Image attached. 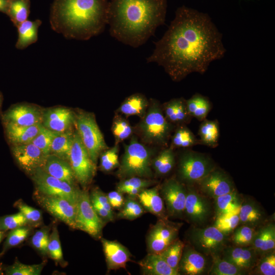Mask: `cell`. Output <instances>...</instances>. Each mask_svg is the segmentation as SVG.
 Masks as SVG:
<instances>
[{
    "mask_svg": "<svg viewBox=\"0 0 275 275\" xmlns=\"http://www.w3.org/2000/svg\"><path fill=\"white\" fill-rule=\"evenodd\" d=\"M68 161L76 181L83 189H86L96 174V164L91 159L76 130Z\"/></svg>",
    "mask_w": 275,
    "mask_h": 275,
    "instance_id": "7",
    "label": "cell"
},
{
    "mask_svg": "<svg viewBox=\"0 0 275 275\" xmlns=\"http://www.w3.org/2000/svg\"><path fill=\"white\" fill-rule=\"evenodd\" d=\"M119 148L117 145L103 151L100 155V168L104 172H110L119 167Z\"/></svg>",
    "mask_w": 275,
    "mask_h": 275,
    "instance_id": "46",
    "label": "cell"
},
{
    "mask_svg": "<svg viewBox=\"0 0 275 275\" xmlns=\"http://www.w3.org/2000/svg\"><path fill=\"white\" fill-rule=\"evenodd\" d=\"M90 199L95 211L104 222L114 220L112 207L106 195L99 188L95 187L91 191Z\"/></svg>",
    "mask_w": 275,
    "mask_h": 275,
    "instance_id": "29",
    "label": "cell"
},
{
    "mask_svg": "<svg viewBox=\"0 0 275 275\" xmlns=\"http://www.w3.org/2000/svg\"><path fill=\"white\" fill-rule=\"evenodd\" d=\"M215 168L214 162L207 155L188 151L180 158L178 173L180 178L186 182L198 183Z\"/></svg>",
    "mask_w": 275,
    "mask_h": 275,
    "instance_id": "10",
    "label": "cell"
},
{
    "mask_svg": "<svg viewBox=\"0 0 275 275\" xmlns=\"http://www.w3.org/2000/svg\"><path fill=\"white\" fill-rule=\"evenodd\" d=\"M201 143L185 127H180L175 131L172 138V144L175 147L187 148Z\"/></svg>",
    "mask_w": 275,
    "mask_h": 275,
    "instance_id": "43",
    "label": "cell"
},
{
    "mask_svg": "<svg viewBox=\"0 0 275 275\" xmlns=\"http://www.w3.org/2000/svg\"><path fill=\"white\" fill-rule=\"evenodd\" d=\"M184 246L183 242L177 239L159 253L169 265L178 272L179 263Z\"/></svg>",
    "mask_w": 275,
    "mask_h": 275,
    "instance_id": "39",
    "label": "cell"
},
{
    "mask_svg": "<svg viewBox=\"0 0 275 275\" xmlns=\"http://www.w3.org/2000/svg\"><path fill=\"white\" fill-rule=\"evenodd\" d=\"M142 272L148 275H179L171 267L160 254H149L139 262Z\"/></svg>",
    "mask_w": 275,
    "mask_h": 275,
    "instance_id": "26",
    "label": "cell"
},
{
    "mask_svg": "<svg viewBox=\"0 0 275 275\" xmlns=\"http://www.w3.org/2000/svg\"><path fill=\"white\" fill-rule=\"evenodd\" d=\"M214 199L217 217L238 213L242 203L236 190Z\"/></svg>",
    "mask_w": 275,
    "mask_h": 275,
    "instance_id": "30",
    "label": "cell"
},
{
    "mask_svg": "<svg viewBox=\"0 0 275 275\" xmlns=\"http://www.w3.org/2000/svg\"><path fill=\"white\" fill-rule=\"evenodd\" d=\"M42 24L39 19L34 21L26 20L17 26L18 39L15 47L23 49L35 43L38 40V29Z\"/></svg>",
    "mask_w": 275,
    "mask_h": 275,
    "instance_id": "27",
    "label": "cell"
},
{
    "mask_svg": "<svg viewBox=\"0 0 275 275\" xmlns=\"http://www.w3.org/2000/svg\"><path fill=\"white\" fill-rule=\"evenodd\" d=\"M47 255L57 262L60 263L64 261L59 233L56 225L52 227L51 232L49 234Z\"/></svg>",
    "mask_w": 275,
    "mask_h": 275,
    "instance_id": "45",
    "label": "cell"
},
{
    "mask_svg": "<svg viewBox=\"0 0 275 275\" xmlns=\"http://www.w3.org/2000/svg\"><path fill=\"white\" fill-rule=\"evenodd\" d=\"M45 264V263L42 262L37 264L28 265L15 261L12 265L5 269V272L7 275H40Z\"/></svg>",
    "mask_w": 275,
    "mask_h": 275,
    "instance_id": "41",
    "label": "cell"
},
{
    "mask_svg": "<svg viewBox=\"0 0 275 275\" xmlns=\"http://www.w3.org/2000/svg\"><path fill=\"white\" fill-rule=\"evenodd\" d=\"M30 177L35 186V191L47 196L59 197L76 205L79 188L76 186L58 179L45 172L37 169Z\"/></svg>",
    "mask_w": 275,
    "mask_h": 275,
    "instance_id": "8",
    "label": "cell"
},
{
    "mask_svg": "<svg viewBox=\"0 0 275 275\" xmlns=\"http://www.w3.org/2000/svg\"><path fill=\"white\" fill-rule=\"evenodd\" d=\"M213 263L209 274L212 275H242L246 270L240 268L233 264L221 258L218 255L212 256Z\"/></svg>",
    "mask_w": 275,
    "mask_h": 275,
    "instance_id": "38",
    "label": "cell"
},
{
    "mask_svg": "<svg viewBox=\"0 0 275 275\" xmlns=\"http://www.w3.org/2000/svg\"><path fill=\"white\" fill-rule=\"evenodd\" d=\"M239 223L238 213H234L217 217L213 226L227 235L235 230Z\"/></svg>",
    "mask_w": 275,
    "mask_h": 275,
    "instance_id": "49",
    "label": "cell"
},
{
    "mask_svg": "<svg viewBox=\"0 0 275 275\" xmlns=\"http://www.w3.org/2000/svg\"><path fill=\"white\" fill-rule=\"evenodd\" d=\"M109 0H53L51 29L68 39L88 40L107 24Z\"/></svg>",
    "mask_w": 275,
    "mask_h": 275,
    "instance_id": "3",
    "label": "cell"
},
{
    "mask_svg": "<svg viewBox=\"0 0 275 275\" xmlns=\"http://www.w3.org/2000/svg\"><path fill=\"white\" fill-rule=\"evenodd\" d=\"M101 241L107 269H126V264L130 261L131 257L130 253L127 248L116 241L101 238Z\"/></svg>",
    "mask_w": 275,
    "mask_h": 275,
    "instance_id": "20",
    "label": "cell"
},
{
    "mask_svg": "<svg viewBox=\"0 0 275 275\" xmlns=\"http://www.w3.org/2000/svg\"><path fill=\"white\" fill-rule=\"evenodd\" d=\"M10 0H0V12L8 14Z\"/></svg>",
    "mask_w": 275,
    "mask_h": 275,
    "instance_id": "56",
    "label": "cell"
},
{
    "mask_svg": "<svg viewBox=\"0 0 275 275\" xmlns=\"http://www.w3.org/2000/svg\"><path fill=\"white\" fill-rule=\"evenodd\" d=\"M44 108L29 103L13 104L1 115L2 123L30 126L42 123Z\"/></svg>",
    "mask_w": 275,
    "mask_h": 275,
    "instance_id": "14",
    "label": "cell"
},
{
    "mask_svg": "<svg viewBox=\"0 0 275 275\" xmlns=\"http://www.w3.org/2000/svg\"><path fill=\"white\" fill-rule=\"evenodd\" d=\"M154 44L147 63L162 66L174 81L193 72L205 73L210 63L226 52L222 35L209 16L185 6L177 8L168 30Z\"/></svg>",
    "mask_w": 275,
    "mask_h": 275,
    "instance_id": "1",
    "label": "cell"
},
{
    "mask_svg": "<svg viewBox=\"0 0 275 275\" xmlns=\"http://www.w3.org/2000/svg\"><path fill=\"white\" fill-rule=\"evenodd\" d=\"M185 102L189 115L201 121L205 119L211 108L208 98L199 94H195Z\"/></svg>",
    "mask_w": 275,
    "mask_h": 275,
    "instance_id": "33",
    "label": "cell"
},
{
    "mask_svg": "<svg viewBox=\"0 0 275 275\" xmlns=\"http://www.w3.org/2000/svg\"><path fill=\"white\" fill-rule=\"evenodd\" d=\"M76 113L64 106L44 108L42 124L51 131L62 132L73 129Z\"/></svg>",
    "mask_w": 275,
    "mask_h": 275,
    "instance_id": "17",
    "label": "cell"
},
{
    "mask_svg": "<svg viewBox=\"0 0 275 275\" xmlns=\"http://www.w3.org/2000/svg\"><path fill=\"white\" fill-rule=\"evenodd\" d=\"M167 0H109L110 35L134 48L144 44L164 24Z\"/></svg>",
    "mask_w": 275,
    "mask_h": 275,
    "instance_id": "2",
    "label": "cell"
},
{
    "mask_svg": "<svg viewBox=\"0 0 275 275\" xmlns=\"http://www.w3.org/2000/svg\"><path fill=\"white\" fill-rule=\"evenodd\" d=\"M144 140L148 143L164 145L168 142L172 126L162 114L159 104L154 100L140 124Z\"/></svg>",
    "mask_w": 275,
    "mask_h": 275,
    "instance_id": "6",
    "label": "cell"
},
{
    "mask_svg": "<svg viewBox=\"0 0 275 275\" xmlns=\"http://www.w3.org/2000/svg\"><path fill=\"white\" fill-rule=\"evenodd\" d=\"M206 268V260L202 254L194 248H184L179 263V273L186 275H199L204 273Z\"/></svg>",
    "mask_w": 275,
    "mask_h": 275,
    "instance_id": "21",
    "label": "cell"
},
{
    "mask_svg": "<svg viewBox=\"0 0 275 275\" xmlns=\"http://www.w3.org/2000/svg\"><path fill=\"white\" fill-rule=\"evenodd\" d=\"M30 0H10L8 15L17 27L28 20L30 13Z\"/></svg>",
    "mask_w": 275,
    "mask_h": 275,
    "instance_id": "37",
    "label": "cell"
},
{
    "mask_svg": "<svg viewBox=\"0 0 275 275\" xmlns=\"http://www.w3.org/2000/svg\"><path fill=\"white\" fill-rule=\"evenodd\" d=\"M113 133L117 143L128 138L132 133L129 123L124 119H117L112 126Z\"/></svg>",
    "mask_w": 275,
    "mask_h": 275,
    "instance_id": "52",
    "label": "cell"
},
{
    "mask_svg": "<svg viewBox=\"0 0 275 275\" xmlns=\"http://www.w3.org/2000/svg\"><path fill=\"white\" fill-rule=\"evenodd\" d=\"M59 132H54L44 127L42 125L39 132L31 143L36 146L44 153L49 154L52 141Z\"/></svg>",
    "mask_w": 275,
    "mask_h": 275,
    "instance_id": "47",
    "label": "cell"
},
{
    "mask_svg": "<svg viewBox=\"0 0 275 275\" xmlns=\"http://www.w3.org/2000/svg\"><path fill=\"white\" fill-rule=\"evenodd\" d=\"M258 272L263 275L275 274V255L274 253L268 255L260 262L258 266Z\"/></svg>",
    "mask_w": 275,
    "mask_h": 275,
    "instance_id": "53",
    "label": "cell"
},
{
    "mask_svg": "<svg viewBox=\"0 0 275 275\" xmlns=\"http://www.w3.org/2000/svg\"><path fill=\"white\" fill-rule=\"evenodd\" d=\"M3 100H4L3 95L2 92L0 91V117L2 113V106H3Z\"/></svg>",
    "mask_w": 275,
    "mask_h": 275,
    "instance_id": "57",
    "label": "cell"
},
{
    "mask_svg": "<svg viewBox=\"0 0 275 275\" xmlns=\"http://www.w3.org/2000/svg\"><path fill=\"white\" fill-rule=\"evenodd\" d=\"M252 245L256 250L261 252L270 251L275 248V227L268 224L256 233Z\"/></svg>",
    "mask_w": 275,
    "mask_h": 275,
    "instance_id": "31",
    "label": "cell"
},
{
    "mask_svg": "<svg viewBox=\"0 0 275 275\" xmlns=\"http://www.w3.org/2000/svg\"><path fill=\"white\" fill-rule=\"evenodd\" d=\"M238 215L240 222L252 227L259 224L264 217L260 207L256 203L249 201L241 203Z\"/></svg>",
    "mask_w": 275,
    "mask_h": 275,
    "instance_id": "32",
    "label": "cell"
},
{
    "mask_svg": "<svg viewBox=\"0 0 275 275\" xmlns=\"http://www.w3.org/2000/svg\"><path fill=\"white\" fill-rule=\"evenodd\" d=\"M42 168L50 175L76 186L77 181L68 161L49 154Z\"/></svg>",
    "mask_w": 275,
    "mask_h": 275,
    "instance_id": "23",
    "label": "cell"
},
{
    "mask_svg": "<svg viewBox=\"0 0 275 275\" xmlns=\"http://www.w3.org/2000/svg\"><path fill=\"white\" fill-rule=\"evenodd\" d=\"M73 129L59 132L53 139L49 154L68 161L72 148L74 132Z\"/></svg>",
    "mask_w": 275,
    "mask_h": 275,
    "instance_id": "28",
    "label": "cell"
},
{
    "mask_svg": "<svg viewBox=\"0 0 275 275\" xmlns=\"http://www.w3.org/2000/svg\"><path fill=\"white\" fill-rule=\"evenodd\" d=\"M198 183L203 193L213 199L235 190L233 182L229 176L216 168Z\"/></svg>",
    "mask_w": 275,
    "mask_h": 275,
    "instance_id": "18",
    "label": "cell"
},
{
    "mask_svg": "<svg viewBox=\"0 0 275 275\" xmlns=\"http://www.w3.org/2000/svg\"><path fill=\"white\" fill-rule=\"evenodd\" d=\"M10 149L18 167L30 176L43 167L48 156L32 143L11 146Z\"/></svg>",
    "mask_w": 275,
    "mask_h": 275,
    "instance_id": "15",
    "label": "cell"
},
{
    "mask_svg": "<svg viewBox=\"0 0 275 275\" xmlns=\"http://www.w3.org/2000/svg\"><path fill=\"white\" fill-rule=\"evenodd\" d=\"M140 204L148 212L160 218H167L163 200L158 186L143 189L137 196Z\"/></svg>",
    "mask_w": 275,
    "mask_h": 275,
    "instance_id": "25",
    "label": "cell"
},
{
    "mask_svg": "<svg viewBox=\"0 0 275 275\" xmlns=\"http://www.w3.org/2000/svg\"><path fill=\"white\" fill-rule=\"evenodd\" d=\"M6 139L10 145L15 146L31 143L39 132L42 124L30 126L2 123Z\"/></svg>",
    "mask_w": 275,
    "mask_h": 275,
    "instance_id": "22",
    "label": "cell"
},
{
    "mask_svg": "<svg viewBox=\"0 0 275 275\" xmlns=\"http://www.w3.org/2000/svg\"><path fill=\"white\" fill-rule=\"evenodd\" d=\"M32 228L28 225L20 227L12 230L7 234L4 244L3 253L8 250L17 246L29 236Z\"/></svg>",
    "mask_w": 275,
    "mask_h": 275,
    "instance_id": "42",
    "label": "cell"
},
{
    "mask_svg": "<svg viewBox=\"0 0 275 275\" xmlns=\"http://www.w3.org/2000/svg\"><path fill=\"white\" fill-rule=\"evenodd\" d=\"M28 225V223L19 211L15 214L0 217V231L6 232L15 228Z\"/></svg>",
    "mask_w": 275,
    "mask_h": 275,
    "instance_id": "50",
    "label": "cell"
},
{
    "mask_svg": "<svg viewBox=\"0 0 275 275\" xmlns=\"http://www.w3.org/2000/svg\"><path fill=\"white\" fill-rule=\"evenodd\" d=\"M14 206L24 216L28 226L32 228L38 227L43 223L42 214L40 210L27 205L21 200L17 201L14 203Z\"/></svg>",
    "mask_w": 275,
    "mask_h": 275,
    "instance_id": "40",
    "label": "cell"
},
{
    "mask_svg": "<svg viewBox=\"0 0 275 275\" xmlns=\"http://www.w3.org/2000/svg\"><path fill=\"white\" fill-rule=\"evenodd\" d=\"M180 224L160 218L150 229L147 238L149 253L159 254L177 239Z\"/></svg>",
    "mask_w": 275,
    "mask_h": 275,
    "instance_id": "12",
    "label": "cell"
},
{
    "mask_svg": "<svg viewBox=\"0 0 275 275\" xmlns=\"http://www.w3.org/2000/svg\"><path fill=\"white\" fill-rule=\"evenodd\" d=\"M256 233L253 227L244 225L235 230L233 240L238 246H245L252 244Z\"/></svg>",
    "mask_w": 275,
    "mask_h": 275,
    "instance_id": "51",
    "label": "cell"
},
{
    "mask_svg": "<svg viewBox=\"0 0 275 275\" xmlns=\"http://www.w3.org/2000/svg\"><path fill=\"white\" fill-rule=\"evenodd\" d=\"M75 126L91 159L96 164L100 154L107 147L94 115L91 113L78 111L76 113Z\"/></svg>",
    "mask_w": 275,
    "mask_h": 275,
    "instance_id": "5",
    "label": "cell"
},
{
    "mask_svg": "<svg viewBox=\"0 0 275 275\" xmlns=\"http://www.w3.org/2000/svg\"><path fill=\"white\" fill-rule=\"evenodd\" d=\"M144 212V208L140 203L130 197L124 201L117 216L120 218L134 220L142 216Z\"/></svg>",
    "mask_w": 275,
    "mask_h": 275,
    "instance_id": "44",
    "label": "cell"
},
{
    "mask_svg": "<svg viewBox=\"0 0 275 275\" xmlns=\"http://www.w3.org/2000/svg\"><path fill=\"white\" fill-rule=\"evenodd\" d=\"M2 254V253H1V254H0V257L1 256Z\"/></svg>",
    "mask_w": 275,
    "mask_h": 275,
    "instance_id": "59",
    "label": "cell"
},
{
    "mask_svg": "<svg viewBox=\"0 0 275 275\" xmlns=\"http://www.w3.org/2000/svg\"><path fill=\"white\" fill-rule=\"evenodd\" d=\"M160 191L169 215H182L184 211L187 193L183 184L175 179H170L163 183Z\"/></svg>",
    "mask_w": 275,
    "mask_h": 275,
    "instance_id": "16",
    "label": "cell"
},
{
    "mask_svg": "<svg viewBox=\"0 0 275 275\" xmlns=\"http://www.w3.org/2000/svg\"><path fill=\"white\" fill-rule=\"evenodd\" d=\"M50 226H44L37 230L31 239V244L42 255L47 254V245L49 240Z\"/></svg>",
    "mask_w": 275,
    "mask_h": 275,
    "instance_id": "48",
    "label": "cell"
},
{
    "mask_svg": "<svg viewBox=\"0 0 275 275\" xmlns=\"http://www.w3.org/2000/svg\"><path fill=\"white\" fill-rule=\"evenodd\" d=\"M122 193L118 190L112 191L107 195L108 201L112 208L119 209L122 207L124 199Z\"/></svg>",
    "mask_w": 275,
    "mask_h": 275,
    "instance_id": "55",
    "label": "cell"
},
{
    "mask_svg": "<svg viewBox=\"0 0 275 275\" xmlns=\"http://www.w3.org/2000/svg\"><path fill=\"white\" fill-rule=\"evenodd\" d=\"M104 224L93 208L88 190L80 189L76 203L75 229L88 233L95 239H100Z\"/></svg>",
    "mask_w": 275,
    "mask_h": 275,
    "instance_id": "9",
    "label": "cell"
},
{
    "mask_svg": "<svg viewBox=\"0 0 275 275\" xmlns=\"http://www.w3.org/2000/svg\"><path fill=\"white\" fill-rule=\"evenodd\" d=\"M210 210V204L205 197L194 189L187 191L184 213L191 223H204L209 217Z\"/></svg>",
    "mask_w": 275,
    "mask_h": 275,
    "instance_id": "19",
    "label": "cell"
},
{
    "mask_svg": "<svg viewBox=\"0 0 275 275\" xmlns=\"http://www.w3.org/2000/svg\"><path fill=\"white\" fill-rule=\"evenodd\" d=\"M199 135L202 144L211 148L216 147L219 137L218 122L204 119L200 126Z\"/></svg>",
    "mask_w": 275,
    "mask_h": 275,
    "instance_id": "36",
    "label": "cell"
},
{
    "mask_svg": "<svg viewBox=\"0 0 275 275\" xmlns=\"http://www.w3.org/2000/svg\"><path fill=\"white\" fill-rule=\"evenodd\" d=\"M226 235L214 226L194 228L190 232L189 240L193 248L205 255H217L225 248Z\"/></svg>",
    "mask_w": 275,
    "mask_h": 275,
    "instance_id": "11",
    "label": "cell"
},
{
    "mask_svg": "<svg viewBox=\"0 0 275 275\" xmlns=\"http://www.w3.org/2000/svg\"><path fill=\"white\" fill-rule=\"evenodd\" d=\"M7 235L6 232L0 231V243Z\"/></svg>",
    "mask_w": 275,
    "mask_h": 275,
    "instance_id": "58",
    "label": "cell"
},
{
    "mask_svg": "<svg viewBox=\"0 0 275 275\" xmlns=\"http://www.w3.org/2000/svg\"><path fill=\"white\" fill-rule=\"evenodd\" d=\"M151 153L148 149L136 139L132 138L125 146L117 175L123 179L134 176L151 177Z\"/></svg>",
    "mask_w": 275,
    "mask_h": 275,
    "instance_id": "4",
    "label": "cell"
},
{
    "mask_svg": "<svg viewBox=\"0 0 275 275\" xmlns=\"http://www.w3.org/2000/svg\"><path fill=\"white\" fill-rule=\"evenodd\" d=\"M38 204L53 217L75 229L76 205L66 199L34 193Z\"/></svg>",
    "mask_w": 275,
    "mask_h": 275,
    "instance_id": "13",
    "label": "cell"
},
{
    "mask_svg": "<svg viewBox=\"0 0 275 275\" xmlns=\"http://www.w3.org/2000/svg\"><path fill=\"white\" fill-rule=\"evenodd\" d=\"M154 184L153 181L134 176L123 179L117 185V190L134 198L144 189Z\"/></svg>",
    "mask_w": 275,
    "mask_h": 275,
    "instance_id": "35",
    "label": "cell"
},
{
    "mask_svg": "<svg viewBox=\"0 0 275 275\" xmlns=\"http://www.w3.org/2000/svg\"><path fill=\"white\" fill-rule=\"evenodd\" d=\"M146 98L139 93L128 97L120 105L119 111L126 116H143L148 106Z\"/></svg>",
    "mask_w": 275,
    "mask_h": 275,
    "instance_id": "34",
    "label": "cell"
},
{
    "mask_svg": "<svg viewBox=\"0 0 275 275\" xmlns=\"http://www.w3.org/2000/svg\"><path fill=\"white\" fill-rule=\"evenodd\" d=\"M222 252V258L245 270L253 267L257 259L254 248L225 247Z\"/></svg>",
    "mask_w": 275,
    "mask_h": 275,
    "instance_id": "24",
    "label": "cell"
},
{
    "mask_svg": "<svg viewBox=\"0 0 275 275\" xmlns=\"http://www.w3.org/2000/svg\"><path fill=\"white\" fill-rule=\"evenodd\" d=\"M165 150V156L163 162L157 173L160 175H163L169 173L175 164V155L173 149L171 148H167Z\"/></svg>",
    "mask_w": 275,
    "mask_h": 275,
    "instance_id": "54",
    "label": "cell"
}]
</instances>
